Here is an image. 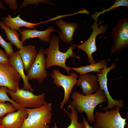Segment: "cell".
Segmentation results:
<instances>
[{
  "instance_id": "6da1fadb",
  "label": "cell",
  "mask_w": 128,
  "mask_h": 128,
  "mask_svg": "<svg viewBox=\"0 0 128 128\" xmlns=\"http://www.w3.org/2000/svg\"><path fill=\"white\" fill-rule=\"evenodd\" d=\"M49 47L44 50L43 53L46 55V57L45 69L46 70L54 66H59L64 69L68 75H69L71 67L67 66L65 64L67 59L70 57L80 59L81 58L76 56L73 50L77 45L73 42L70 44L68 49L65 53L61 52L59 50V37L55 35L49 41Z\"/></svg>"
},
{
  "instance_id": "7a4b0ae2",
  "label": "cell",
  "mask_w": 128,
  "mask_h": 128,
  "mask_svg": "<svg viewBox=\"0 0 128 128\" xmlns=\"http://www.w3.org/2000/svg\"><path fill=\"white\" fill-rule=\"evenodd\" d=\"M71 97L72 101L70 105L78 112H85L88 120L91 123L95 121L94 112L96 107L99 104L107 101L105 93L100 89L94 93L87 95L74 91Z\"/></svg>"
},
{
  "instance_id": "3957f363",
  "label": "cell",
  "mask_w": 128,
  "mask_h": 128,
  "mask_svg": "<svg viewBox=\"0 0 128 128\" xmlns=\"http://www.w3.org/2000/svg\"><path fill=\"white\" fill-rule=\"evenodd\" d=\"M51 103L40 107L30 109L23 108L28 115L21 128H50L53 116Z\"/></svg>"
},
{
  "instance_id": "277c9868",
  "label": "cell",
  "mask_w": 128,
  "mask_h": 128,
  "mask_svg": "<svg viewBox=\"0 0 128 128\" xmlns=\"http://www.w3.org/2000/svg\"><path fill=\"white\" fill-rule=\"evenodd\" d=\"M120 109L117 107L110 111L105 110L104 113L96 111L94 115L93 128H125L128 115L126 118H123Z\"/></svg>"
},
{
  "instance_id": "5b68a950",
  "label": "cell",
  "mask_w": 128,
  "mask_h": 128,
  "mask_svg": "<svg viewBox=\"0 0 128 128\" xmlns=\"http://www.w3.org/2000/svg\"><path fill=\"white\" fill-rule=\"evenodd\" d=\"M7 93L11 99L23 108H37L47 104L45 98V93L36 95L32 92L23 88L14 92L7 87Z\"/></svg>"
},
{
  "instance_id": "8992f818",
  "label": "cell",
  "mask_w": 128,
  "mask_h": 128,
  "mask_svg": "<svg viewBox=\"0 0 128 128\" xmlns=\"http://www.w3.org/2000/svg\"><path fill=\"white\" fill-rule=\"evenodd\" d=\"M50 76L53 79V83L57 87H62L64 91V97L60 104V108L64 109V105L68 102L74 86L76 84L78 77L75 73H70L66 76L62 73L58 69H53Z\"/></svg>"
},
{
  "instance_id": "52a82bcc",
  "label": "cell",
  "mask_w": 128,
  "mask_h": 128,
  "mask_svg": "<svg viewBox=\"0 0 128 128\" xmlns=\"http://www.w3.org/2000/svg\"><path fill=\"white\" fill-rule=\"evenodd\" d=\"M117 23L111 31L114 43L111 50V56L128 46V19L124 17Z\"/></svg>"
},
{
  "instance_id": "ba28073f",
  "label": "cell",
  "mask_w": 128,
  "mask_h": 128,
  "mask_svg": "<svg viewBox=\"0 0 128 128\" xmlns=\"http://www.w3.org/2000/svg\"><path fill=\"white\" fill-rule=\"evenodd\" d=\"M98 18L94 19L95 22L91 26L92 31L89 38L86 41L81 44L77 45L78 49L84 51L87 55L88 61L90 64H94L96 62L92 57V54L96 52L97 48L96 44V39L97 36L100 34H104L106 32L108 28L107 25H100L103 21L100 20L97 23Z\"/></svg>"
},
{
  "instance_id": "9c48e42d",
  "label": "cell",
  "mask_w": 128,
  "mask_h": 128,
  "mask_svg": "<svg viewBox=\"0 0 128 128\" xmlns=\"http://www.w3.org/2000/svg\"><path fill=\"white\" fill-rule=\"evenodd\" d=\"M20 75L9 63H0V87H6L14 92L20 89Z\"/></svg>"
},
{
  "instance_id": "30bf717a",
  "label": "cell",
  "mask_w": 128,
  "mask_h": 128,
  "mask_svg": "<svg viewBox=\"0 0 128 128\" xmlns=\"http://www.w3.org/2000/svg\"><path fill=\"white\" fill-rule=\"evenodd\" d=\"M44 50L42 48L40 49L35 60L27 71L26 75L28 80L36 79L40 84L48 76V72L45 69L46 58Z\"/></svg>"
},
{
  "instance_id": "8fae6325",
  "label": "cell",
  "mask_w": 128,
  "mask_h": 128,
  "mask_svg": "<svg viewBox=\"0 0 128 128\" xmlns=\"http://www.w3.org/2000/svg\"><path fill=\"white\" fill-rule=\"evenodd\" d=\"M116 62L112 64L111 66L107 67H105L101 70V73H97V76L98 78V82L100 86V89L103 90L105 93L107 99L108 104L106 107H104L101 109L104 110H110L115 108V106H117L119 108L124 107V102L121 99L119 100H114L113 99L110 95L108 91L107 85V75L109 72L112 69L116 68Z\"/></svg>"
},
{
  "instance_id": "7c38bea8",
  "label": "cell",
  "mask_w": 128,
  "mask_h": 128,
  "mask_svg": "<svg viewBox=\"0 0 128 128\" xmlns=\"http://www.w3.org/2000/svg\"><path fill=\"white\" fill-rule=\"evenodd\" d=\"M97 82L96 75L88 73L85 74H80L76 85L78 87L80 86L82 95H87L94 93L100 90Z\"/></svg>"
},
{
  "instance_id": "4fadbf2b",
  "label": "cell",
  "mask_w": 128,
  "mask_h": 128,
  "mask_svg": "<svg viewBox=\"0 0 128 128\" xmlns=\"http://www.w3.org/2000/svg\"><path fill=\"white\" fill-rule=\"evenodd\" d=\"M28 114L24 108L7 114L1 119L2 124L6 128H21Z\"/></svg>"
},
{
  "instance_id": "5bb4252c",
  "label": "cell",
  "mask_w": 128,
  "mask_h": 128,
  "mask_svg": "<svg viewBox=\"0 0 128 128\" xmlns=\"http://www.w3.org/2000/svg\"><path fill=\"white\" fill-rule=\"evenodd\" d=\"M55 31L54 27L52 26L43 31L22 29L19 31L21 36V41L23 42L27 39L38 37L40 41L47 42L50 41L51 33Z\"/></svg>"
},
{
  "instance_id": "9a60e30c",
  "label": "cell",
  "mask_w": 128,
  "mask_h": 128,
  "mask_svg": "<svg viewBox=\"0 0 128 128\" xmlns=\"http://www.w3.org/2000/svg\"><path fill=\"white\" fill-rule=\"evenodd\" d=\"M9 63L20 75L23 82V89L32 92L34 90L29 84L24 72L23 63L19 53L18 50L9 57Z\"/></svg>"
},
{
  "instance_id": "2e32d148",
  "label": "cell",
  "mask_w": 128,
  "mask_h": 128,
  "mask_svg": "<svg viewBox=\"0 0 128 128\" xmlns=\"http://www.w3.org/2000/svg\"><path fill=\"white\" fill-rule=\"evenodd\" d=\"M55 23L60 29V32L58 33L60 39L67 43L70 44L73 42L74 32L79 27L78 23H68L60 20Z\"/></svg>"
},
{
  "instance_id": "e0dca14e",
  "label": "cell",
  "mask_w": 128,
  "mask_h": 128,
  "mask_svg": "<svg viewBox=\"0 0 128 128\" xmlns=\"http://www.w3.org/2000/svg\"><path fill=\"white\" fill-rule=\"evenodd\" d=\"M18 51L23 63L24 70L27 71L37 57V53L36 48L32 45H26L21 49L18 50Z\"/></svg>"
},
{
  "instance_id": "ac0fdd59",
  "label": "cell",
  "mask_w": 128,
  "mask_h": 128,
  "mask_svg": "<svg viewBox=\"0 0 128 128\" xmlns=\"http://www.w3.org/2000/svg\"><path fill=\"white\" fill-rule=\"evenodd\" d=\"M19 14L16 17L12 18L10 14H8L7 17L2 18V22L7 27L14 30H15L19 31L20 28L25 27L30 29H33L36 27V26L43 23V22L36 23H34L27 22L22 19Z\"/></svg>"
},
{
  "instance_id": "d6986e66",
  "label": "cell",
  "mask_w": 128,
  "mask_h": 128,
  "mask_svg": "<svg viewBox=\"0 0 128 128\" xmlns=\"http://www.w3.org/2000/svg\"><path fill=\"white\" fill-rule=\"evenodd\" d=\"M108 61L106 62L105 60L103 59L95 63L90 64L88 65L81 66L79 67H71L72 70L82 74H85L92 72L101 73V70L107 66Z\"/></svg>"
},
{
  "instance_id": "ffe728a7",
  "label": "cell",
  "mask_w": 128,
  "mask_h": 128,
  "mask_svg": "<svg viewBox=\"0 0 128 128\" xmlns=\"http://www.w3.org/2000/svg\"><path fill=\"white\" fill-rule=\"evenodd\" d=\"M0 27L4 30L7 39L11 44L15 45L18 49L23 48V42L19 39V35L17 30H11L2 21H0Z\"/></svg>"
},
{
  "instance_id": "44dd1931",
  "label": "cell",
  "mask_w": 128,
  "mask_h": 128,
  "mask_svg": "<svg viewBox=\"0 0 128 128\" xmlns=\"http://www.w3.org/2000/svg\"><path fill=\"white\" fill-rule=\"evenodd\" d=\"M68 109H70L71 112L66 110L65 109H63L66 113L68 115L69 117L71 120L70 125L66 128H85V125L83 121L80 123L78 121V112L74 107L69 104L68 107ZM55 126L52 128H58L55 123Z\"/></svg>"
},
{
  "instance_id": "7402d4cb",
  "label": "cell",
  "mask_w": 128,
  "mask_h": 128,
  "mask_svg": "<svg viewBox=\"0 0 128 128\" xmlns=\"http://www.w3.org/2000/svg\"><path fill=\"white\" fill-rule=\"evenodd\" d=\"M120 6H126L128 7V0H116L114 1V4L110 7L107 9L102 8L103 10L102 11L100 12H94V14L92 16L94 19L98 18L101 14L104 13L106 12H108L111 10Z\"/></svg>"
},
{
  "instance_id": "603a6c76",
  "label": "cell",
  "mask_w": 128,
  "mask_h": 128,
  "mask_svg": "<svg viewBox=\"0 0 128 128\" xmlns=\"http://www.w3.org/2000/svg\"><path fill=\"white\" fill-rule=\"evenodd\" d=\"M17 110L12 104L0 102V118L7 114L15 112Z\"/></svg>"
},
{
  "instance_id": "cb8c5ba5",
  "label": "cell",
  "mask_w": 128,
  "mask_h": 128,
  "mask_svg": "<svg viewBox=\"0 0 128 128\" xmlns=\"http://www.w3.org/2000/svg\"><path fill=\"white\" fill-rule=\"evenodd\" d=\"M0 45L5 50L6 53L9 57L14 52L11 44L7 42L3 39L0 34Z\"/></svg>"
},
{
  "instance_id": "d4e9b609",
  "label": "cell",
  "mask_w": 128,
  "mask_h": 128,
  "mask_svg": "<svg viewBox=\"0 0 128 128\" xmlns=\"http://www.w3.org/2000/svg\"><path fill=\"white\" fill-rule=\"evenodd\" d=\"M7 93V87L4 86L0 87V102L5 103L8 101L13 104L14 101L9 97Z\"/></svg>"
},
{
  "instance_id": "484cf974",
  "label": "cell",
  "mask_w": 128,
  "mask_h": 128,
  "mask_svg": "<svg viewBox=\"0 0 128 128\" xmlns=\"http://www.w3.org/2000/svg\"><path fill=\"white\" fill-rule=\"evenodd\" d=\"M40 2H42L43 3L53 5H54V4L50 2V0H24L20 8L16 12L19 11L21 8L23 7H25L27 5L29 4H34L36 5H37Z\"/></svg>"
},
{
  "instance_id": "4316f807",
  "label": "cell",
  "mask_w": 128,
  "mask_h": 128,
  "mask_svg": "<svg viewBox=\"0 0 128 128\" xmlns=\"http://www.w3.org/2000/svg\"><path fill=\"white\" fill-rule=\"evenodd\" d=\"M8 57L4 51L0 49V63H9Z\"/></svg>"
},
{
  "instance_id": "83f0119b",
  "label": "cell",
  "mask_w": 128,
  "mask_h": 128,
  "mask_svg": "<svg viewBox=\"0 0 128 128\" xmlns=\"http://www.w3.org/2000/svg\"><path fill=\"white\" fill-rule=\"evenodd\" d=\"M5 3L9 6L10 9L14 10L17 9L18 4L16 0H5Z\"/></svg>"
},
{
  "instance_id": "f1b7e54d",
  "label": "cell",
  "mask_w": 128,
  "mask_h": 128,
  "mask_svg": "<svg viewBox=\"0 0 128 128\" xmlns=\"http://www.w3.org/2000/svg\"><path fill=\"white\" fill-rule=\"evenodd\" d=\"M83 121L84 123L85 128H93L91 125H90L89 124L88 122L87 121L84 117L83 118Z\"/></svg>"
},
{
  "instance_id": "f546056e",
  "label": "cell",
  "mask_w": 128,
  "mask_h": 128,
  "mask_svg": "<svg viewBox=\"0 0 128 128\" xmlns=\"http://www.w3.org/2000/svg\"><path fill=\"white\" fill-rule=\"evenodd\" d=\"M0 7L4 10H6V8L2 5V4L1 0H0ZM2 18L0 17V18L2 19Z\"/></svg>"
},
{
  "instance_id": "4dcf8cb0",
  "label": "cell",
  "mask_w": 128,
  "mask_h": 128,
  "mask_svg": "<svg viewBox=\"0 0 128 128\" xmlns=\"http://www.w3.org/2000/svg\"><path fill=\"white\" fill-rule=\"evenodd\" d=\"M0 128H6L2 124L0 126Z\"/></svg>"
},
{
  "instance_id": "1f68e13d",
  "label": "cell",
  "mask_w": 128,
  "mask_h": 128,
  "mask_svg": "<svg viewBox=\"0 0 128 128\" xmlns=\"http://www.w3.org/2000/svg\"><path fill=\"white\" fill-rule=\"evenodd\" d=\"M2 124V121L1 119H0V126Z\"/></svg>"
}]
</instances>
